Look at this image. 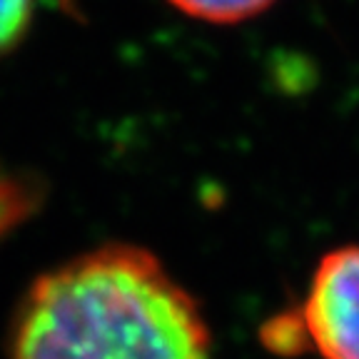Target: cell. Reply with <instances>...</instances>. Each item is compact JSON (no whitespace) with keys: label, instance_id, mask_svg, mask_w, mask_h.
<instances>
[{"label":"cell","instance_id":"cell-5","mask_svg":"<svg viewBox=\"0 0 359 359\" xmlns=\"http://www.w3.org/2000/svg\"><path fill=\"white\" fill-rule=\"evenodd\" d=\"M262 342L275 354H282V357L302 352L304 344H309L302 312H287L275 317V320H269L262 327Z\"/></svg>","mask_w":359,"mask_h":359},{"label":"cell","instance_id":"cell-1","mask_svg":"<svg viewBox=\"0 0 359 359\" xmlns=\"http://www.w3.org/2000/svg\"><path fill=\"white\" fill-rule=\"evenodd\" d=\"M8 349L11 359H210L212 337L155 255L115 242L40 275Z\"/></svg>","mask_w":359,"mask_h":359},{"label":"cell","instance_id":"cell-2","mask_svg":"<svg viewBox=\"0 0 359 359\" xmlns=\"http://www.w3.org/2000/svg\"><path fill=\"white\" fill-rule=\"evenodd\" d=\"M302 322L322 359H359V245L337 247L317 262Z\"/></svg>","mask_w":359,"mask_h":359},{"label":"cell","instance_id":"cell-6","mask_svg":"<svg viewBox=\"0 0 359 359\" xmlns=\"http://www.w3.org/2000/svg\"><path fill=\"white\" fill-rule=\"evenodd\" d=\"M33 18V0H0V57L13 50Z\"/></svg>","mask_w":359,"mask_h":359},{"label":"cell","instance_id":"cell-4","mask_svg":"<svg viewBox=\"0 0 359 359\" xmlns=\"http://www.w3.org/2000/svg\"><path fill=\"white\" fill-rule=\"evenodd\" d=\"M185 15L208 22H240L259 15L275 0H168Z\"/></svg>","mask_w":359,"mask_h":359},{"label":"cell","instance_id":"cell-3","mask_svg":"<svg viewBox=\"0 0 359 359\" xmlns=\"http://www.w3.org/2000/svg\"><path fill=\"white\" fill-rule=\"evenodd\" d=\"M40 202H43L40 180L0 163V240H6L25 219L33 217Z\"/></svg>","mask_w":359,"mask_h":359}]
</instances>
